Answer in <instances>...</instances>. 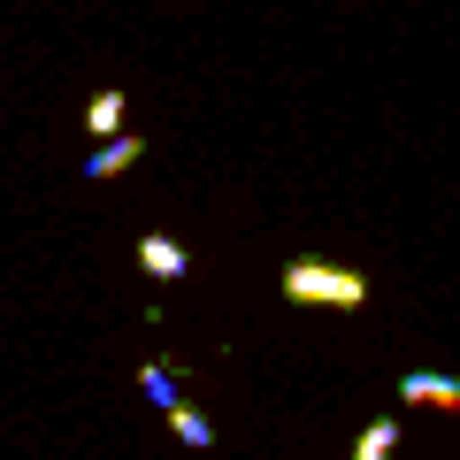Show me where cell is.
Returning <instances> with one entry per match:
<instances>
[{
	"mask_svg": "<svg viewBox=\"0 0 460 460\" xmlns=\"http://www.w3.org/2000/svg\"><path fill=\"white\" fill-rule=\"evenodd\" d=\"M138 269H146V277H162V284H177V277H192V253H184L177 238H162V230H154V238H138Z\"/></svg>",
	"mask_w": 460,
	"mask_h": 460,
	"instance_id": "2",
	"label": "cell"
},
{
	"mask_svg": "<svg viewBox=\"0 0 460 460\" xmlns=\"http://www.w3.org/2000/svg\"><path fill=\"white\" fill-rule=\"evenodd\" d=\"M138 392H146V399H154V407H162V414L177 407V376H169L162 361H146V368H138Z\"/></svg>",
	"mask_w": 460,
	"mask_h": 460,
	"instance_id": "8",
	"label": "cell"
},
{
	"mask_svg": "<svg viewBox=\"0 0 460 460\" xmlns=\"http://www.w3.org/2000/svg\"><path fill=\"white\" fill-rule=\"evenodd\" d=\"M169 429H177V445H215V422L199 407H184V399L169 407Z\"/></svg>",
	"mask_w": 460,
	"mask_h": 460,
	"instance_id": "6",
	"label": "cell"
},
{
	"mask_svg": "<svg viewBox=\"0 0 460 460\" xmlns=\"http://www.w3.org/2000/svg\"><path fill=\"white\" fill-rule=\"evenodd\" d=\"M84 131H93V138H115V131H123V93H115V84L84 100Z\"/></svg>",
	"mask_w": 460,
	"mask_h": 460,
	"instance_id": "5",
	"label": "cell"
},
{
	"mask_svg": "<svg viewBox=\"0 0 460 460\" xmlns=\"http://www.w3.org/2000/svg\"><path fill=\"white\" fill-rule=\"evenodd\" d=\"M284 299H292V307H368V277L307 253V261L284 269Z\"/></svg>",
	"mask_w": 460,
	"mask_h": 460,
	"instance_id": "1",
	"label": "cell"
},
{
	"mask_svg": "<svg viewBox=\"0 0 460 460\" xmlns=\"http://www.w3.org/2000/svg\"><path fill=\"white\" fill-rule=\"evenodd\" d=\"M138 154H146V138L115 131V138H100V146H93V162H84V177H93V184H108V177H123V169H131Z\"/></svg>",
	"mask_w": 460,
	"mask_h": 460,
	"instance_id": "3",
	"label": "cell"
},
{
	"mask_svg": "<svg viewBox=\"0 0 460 460\" xmlns=\"http://www.w3.org/2000/svg\"><path fill=\"white\" fill-rule=\"evenodd\" d=\"M399 392L414 399V407H460V376H438V368H414V376H399Z\"/></svg>",
	"mask_w": 460,
	"mask_h": 460,
	"instance_id": "4",
	"label": "cell"
},
{
	"mask_svg": "<svg viewBox=\"0 0 460 460\" xmlns=\"http://www.w3.org/2000/svg\"><path fill=\"white\" fill-rule=\"evenodd\" d=\"M392 445H399V422H368L353 438V460H392Z\"/></svg>",
	"mask_w": 460,
	"mask_h": 460,
	"instance_id": "7",
	"label": "cell"
}]
</instances>
